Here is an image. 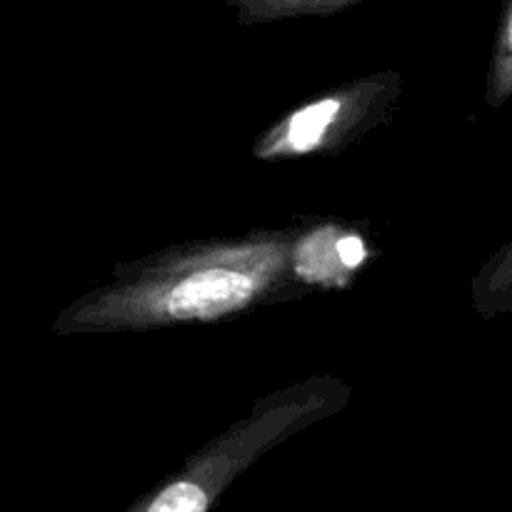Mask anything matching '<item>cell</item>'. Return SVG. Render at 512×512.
<instances>
[{"label":"cell","instance_id":"6da1fadb","mask_svg":"<svg viewBox=\"0 0 512 512\" xmlns=\"http://www.w3.org/2000/svg\"><path fill=\"white\" fill-rule=\"evenodd\" d=\"M290 235L218 240L118 268L113 283L63 310L60 335L123 333L238 315L295 278Z\"/></svg>","mask_w":512,"mask_h":512},{"label":"cell","instance_id":"7a4b0ae2","mask_svg":"<svg viewBox=\"0 0 512 512\" xmlns=\"http://www.w3.org/2000/svg\"><path fill=\"white\" fill-rule=\"evenodd\" d=\"M348 398L350 390L330 378H315L268 395L248 418L210 440L178 473L125 512H210L255 460L315 420L338 413Z\"/></svg>","mask_w":512,"mask_h":512},{"label":"cell","instance_id":"3957f363","mask_svg":"<svg viewBox=\"0 0 512 512\" xmlns=\"http://www.w3.org/2000/svg\"><path fill=\"white\" fill-rule=\"evenodd\" d=\"M398 75H375L355 80L338 93H330L315 103L290 113L283 123L260 138L255 158L278 160L310 153H333L375 123L388 105L398 98Z\"/></svg>","mask_w":512,"mask_h":512},{"label":"cell","instance_id":"277c9868","mask_svg":"<svg viewBox=\"0 0 512 512\" xmlns=\"http://www.w3.org/2000/svg\"><path fill=\"white\" fill-rule=\"evenodd\" d=\"M338 230H310L298 235L293 243V270L295 278L308 283L343 285L350 278V270L338 258Z\"/></svg>","mask_w":512,"mask_h":512},{"label":"cell","instance_id":"5b68a950","mask_svg":"<svg viewBox=\"0 0 512 512\" xmlns=\"http://www.w3.org/2000/svg\"><path fill=\"white\" fill-rule=\"evenodd\" d=\"M240 23H268V20L325 15L358 3V0H228Z\"/></svg>","mask_w":512,"mask_h":512},{"label":"cell","instance_id":"8992f818","mask_svg":"<svg viewBox=\"0 0 512 512\" xmlns=\"http://www.w3.org/2000/svg\"><path fill=\"white\" fill-rule=\"evenodd\" d=\"M335 248H338L340 263H343L350 273H355V270L365 263V258H368V248H365L363 238H360L358 233H340Z\"/></svg>","mask_w":512,"mask_h":512}]
</instances>
